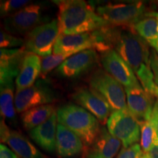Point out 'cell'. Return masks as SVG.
I'll return each mask as SVG.
<instances>
[{
	"label": "cell",
	"instance_id": "ac0fdd59",
	"mask_svg": "<svg viewBox=\"0 0 158 158\" xmlns=\"http://www.w3.org/2000/svg\"><path fill=\"white\" fill-rule=\"evenodd\" d=\"M84 147L82 140L76 133L58 123L56 151L59 157L66 158L83 154Z\"/></svg>",
	"mask_w": 158,
	"mask_h": 158
},
{
	"label": "cell",
	"instance_id": "6da1fadb",
	"mask_svg": "<svg viewBox=\"0 0 158 158\" xmlns=\"http://www.w3.org/2000/svg\"><path fill=\"white\" fill-rule=\"evenodd\" d=\"M102 31L108 48L115 51L135 75L150 68L149 44L133 28L108 25Z\"/></svg>",
	"mask_w": 158,
	"mask_h": 158
},
{
	"label": "cell",
	"instance_id": "d590c367",
	"mask_svg": "<svg viewBox=\"0 0 158 158\" xmlns=\"http://www.w3.org/2000/svg\"><path fill=\"white\" fill-rule=\"evenodd\" d=\"M141 158H151V157H149V155H148V154L144 153L143 155V156H142V157H141Z\"/></svg>",
	"mask_w": 158,
	"mask_h": 158
},
{
	"label": "cell",
	"instance_id": "4316f807",
	"mask_svg": "<svg viewBox=\"0 0 158 158\" xmlns=\"http://www.w3.org/2000/svg\"><path fill=\"white\" fill-rule=\"evenodd\" d=\"M24 45V39L10 35L5 31L0 33V46L1 48H23Z\"/></svg>",
	"mask_w": 158,
	"mask_h": 158
},
{
	"label": "cell",
	"instance_id": "44dd1931",
	"mask_svg": "<svg viewBox=\"0 0 158 158\" xmlns=\"http://www.w3.org/2000/svg\"><path fill=\"white\" fill-rule=\"evenodd\" d=\"M56 111V108L53 104L37 106L21 114V122L23 127L30 131L46 122Z\"/></svg>",
	"mask_w": 158,
	"mask_h": 158
},
{
	"label": "cell",
	"instance_id": "ffe728a7",
	"mask_svg": "<svg viewBox=\"0 0 158 158\" xmlns=\"http://www.w3.org/2000/svg\"><path fill=\"white\" fill-rule=\"evenodd\" d=\"M42 59L38 55L27 52L23 59L19 76L15 78L17 91L24 89L35 84L41 73Z\"/></svg>",
	"mask_w": 158,
	"mask_h": 158
},
{
	"label": "cell",
	"instance_id": "d4e9b609",
	"mask_svg": "<svg viewBox=\"0 0 158 158\" xmlns=\"http://www.w3.org/2000/svg\"><path fill=\"white\" fill-rule=\"evenodd\" d=\"M69 58L62 54H54L51 56L43 57L42 59V68H41V78L44 79L51 70H53Z\"/></svg>",
	"mask_w": 158,
	"mask_h": 158
},
{
	"label": "cell",
	"instance_id": "277c9868",
	"mask_svg": "<svg viewBox=\"0 0 158 158\" xmlns=\"http://www.w3.org/2000/svg\"><path fill=\"white\" fill-rule=\"evenodd\" d=\"M97 13L113 27H131L147 15V7L142 2L132 3H108L99 6Z\"/></svg>",
	"mask_w": 158,
	"mask_h": 158
},
{
	"label": "cell",
	"instance_id": "8992f818",
	"mask_svg": "<svg viewBox=\"0 0 158 158\" xmlns=\"http://www.w3.org/2000/svg\"><path fill=\"white\" fill-rule=\"evenodd\" d=\"M90 87L100 94L114 110L127 108L126 93L123 86L106 70L98 68L89 79Z\"/></svg>",
	"mask_w": 158,
	"mask_h": 158
},
{
	"label": "cell",
	"instance_id": "2e32d148",
	"mask_svg": "<svg viewBox=\"0 0 158 158\" xmlns=\"http://www.w3.org/2000/svg\"><path fill=\"white\" fill-rule=\"evenodd\" d=\"M127 108L140 122L149 121L154 108V98L141 86L124 88Z\"/></svg>",
	"mask_w": 158,
	"mask_h": 158
},
{
	"label": "cell",
	"instance_id": "52a82bcc",
	"mask_svg": "<svg viewBox=\"0 0 158 158\" xmlns=\"http://www.w3.org/2000/svg\"><path fill=\"white\" fill-rule=\"evenodd\" d=\"M59 35L58 20H52L40 25L29 33L24 38L23 48L40 56H51Z\"/></svg>",
	"mask_w": 158,
	"mask_h": 158
},
{
	"label": "cell",
	"instance_id": "30bf717a",
	"mask_svg": "<svg viewBox=\"0 0 158 158\" xmlns=\"http://www.w3.org/2000/svg\"><path fill=\"white\" fill-rule=\"evenodd\" d=\"M71 98L77 105L95 116L102 124L107 123L108 118L114 111L106 99L91 87L78 88Z\"/></svg>",
	"mask_w": 158,
	"mask_h": 158
},
{
	"label": "cell",
	"instance_id": "7c38bea8",
	"mask_svg": "<svg viewBox=\"0 0 158 158\" xmlns=\"http://www.w3.org/2000/svg\"><path fill=\"white\" fill-rule=\"evenodd\" d=\"M100 57L95 50L90 49L69 57L59 65L55 73L67 78H76L98 64Z\"/></svg>",
	"mask_w": 158,
	"mask_h": 158
},
{
	"label": "cell",
	"instance_id": "836d02e7",
	"mask_svg": "<svg viewBox=\"0 0 158 158\" xmlns=\"http://www.w3.org/2000/svg\"><path fill=\"white\" fill-rule=\"evenodd\" d=\"M152 15L155 16L156 19L157 20V34H158V13L157 12H152Z\"/></svg>",
	"mask_w": 158,
	"mask_h": 158
},
{
	"label": "cell",
	"instance_id": "484cf974",
	"mask_svg": "<svg viewBox=\"0 0 158 158\" xmlns=\"http://www.w3.org/2000/svg\"><path fill=\"white\" fill-rule=\"evenodd\" d=\"M29 1L26 0H7L2 1L0 4L1 14L4 16H9L17 13L27 5H29Z\"/></svg>",
	"mask_w": 158,
	"mask_h": 158
},
{
	"label": "cell",
	"instance_id": "e575fe53",
	"mask_svg": "<svg viewBox=\"0 0 158 158\" xmlns=\"http://www.w3.org/2000/svg\"><path fill=\"white\" fill-rule=\"evenodd\" d=\"M153 96L156 97V98H157V99L158 100V86H156V88H155V92H154Z\"/></svg>",
	"mask_w": 158,
	"mask_h": 158
},
{
	"label": "cell",
	"instance_id": "f546056e",
	"mask_svg": "<svg viewBox=\"0 0 158 158\" xmlns=\"http://www.w3.org/2000/svg\"><path fill=\"white\" fill-rule=\"evenodd\" d=\"M0 158H19V157L5 144L2 143L0 145Z\"/></svg>",
	"mask_w": 158,
	"mask_h": 158
},
{
	"label": "cell",
	"instance_id": "f1b7e54d",
	"mask_svg": "<svg viewBox=\"0 0 158 158\" xmlns=\"http://www.w3.org/2000/svg\"><path fill=\"white\" fill-rule=\"evenodd\" d=\"M150 68L152 71L155 84L158 86V55L155 50H152L149 58Z\"/></svg>",
	"mask_w": 158,
	"mask_h": 158
},
{
	"label": "cell",
	"instance_id": "d6986e66",
	"mask_svg": "<svg viewBox=\"0 0 158 158\" xmlns=\"http://www.w3.org/2000/svg\"><path fill=\"white\" fill-rule=\"evenodd\" d=\"M57 124L56 111L46 122L31 130L29 136L43 149L54 152L56 150Z\"/></svg>",
	"mask_w": 158,
	"mask_h": 158
},
{
	"label": "cell",
	"instance_id": "9c48e42d",
	"mask_svg": "<svg viewBox=\"0 0 158 158\" xmlns=\"http://www.w3.org/2000/svg\"><path fill=\"white\" fill-rule=\"evenodd\" d=\"M56 99V93L50 84L44 79H40L32 86L15 92V110L22 114L32 108L51 104Z\"/></svg>",
	"mask_w": 158,
	"mask_h": 158
},
{
	"label": "cell",
	"instance_id": "9a60e30c",
	"mask_svg": "<svg viewBox=\"0 0 158 158\" xmlns=\"http://www.w3.org/2000/svg\"><path fill=\"white\" fill-rule=\"evenodd\" d=\"M122 144L119 140L112 135L102 125L93 143L84 147L82 155L86 158H114L119 151Z\"/></svg>",
	"mask_w": 158,
	"mask_h": 158
},
{
	"label": "cell",
	"instance_id": "603a6c76",
	"mask_svg": "<svg viewBox=\"0 0 158 158\" xmlns=\"http://www.w3.org/2000/svg\"><path fill=\"white\" fill-rule=\"evenodd\" d=\"M157 20L152 13H147L146 16L134 25L133 29L138 35L149 42L158 38Z\"/></svg>",
	"mask_w": 158,
	"mask_h": 158
},
{
	"label": "cell",
	"instance_id": "5b68a950",
	"mask_svg": "<svg viewBox=\"0 0 158 158\" xmlns=\"http://www.w3.org/2000/svg\"><path fill=\"white\" fill-rule=\"evenodd\" d=\"M107 129L126 148L137 143L141 139V124L128 108L114 110L107 121Z\"/></svg>",
	"mask_w": 158,
	"mask_h": 158
},
{
	"label": "cell",
	"instance_id": "8fae6325",
	"mask_svg": "<svg viewBox=\"0 0 158 158\" xmlns=\"http://www.w3.org/2000/svg\"><path fill=\"white\" fill-rule=\"evenodd\" d=\"M100 61L104 70L124 88L141 86L133 69L113 49L101 53Z\"/></svg>",
	"mask_w": 158,
	"mask_h": 158
},
{
	"label": "cell",
	"instance_id": "3957f363",
	"mask_svg": "<svg viewBox=\"0 0 158 158\" xmlns=\"http://www.w3.org/2000/svg\"><path fill=\"white\" fill-rule=\"evenodd\" d=\"M57 122L76 133L84 147L93 143L101 126L95 116L78 105H64L56 110Z\"/></svg>",
	"mask_w": 158,
	"mask_h": 158
},
{
	"label": "cell",
	"instance_id": "7402d4cb",
	"mask_svg": "<svg viewBox=\"0 0 158 158\" xmlns=\"http://www.w3.org/2000/svg\"><path fill=\"white\" fill-rule=\"evenodd\" d=\"M14 84L8 82L1 84L0 92V110L3 120L14 122L16 119L15 107V97L13 94Z\"/></svg>",
	"mask_w": 158,
	"mask_h": 158
},
{
	"label": "cell",
	"instance_id": "7a4b0ae2",
	"mask_svg": "<svg viewBox=\"0 0 158 158\" xmlns=\"http://www.w3.org/2000/svg\"><path fill=\"white\" fill-rule=\"evenodd\" d=\"M58 6L59 35L92 32L109 25L90 4L82 0L56 1Z\"/></svg>",
	"mask_w": 158,
	"mask_h": 158
},
{
	"label": "cell",
	"instance_id": "1f68e13d",
	"mask_svg": "<svg viewBox=\"0 0 158 158\" xmlns=\"http://www.w3.org/2000/svg\"><path fill=\"white\" fill-rule=\"evenodd\" d=\"M147 154L151 158H158V139L153 147L152 148V149L149 151V152Z\"/></svg>",
	"mask_w": 158,
	"mask_h": 158
},
{
	"label": "cell",
	"instance_id": "4fadbf2b",
	"mask_svg": "<svg viewBox=\"0 0 158 158\" xmlns=\"http://www.w3.org/2000/svg\"><path fill=\"white\" fill-rule=\"evenodd\" d=\"M96 48L97 38L94 31L78 35H59L53 53L70 57L86 50H96Z\"/></svg>",
	"mask_w": 158,
	"mask_h": 158
},
{
	"label": "cell",
	"instance_id": "83f0119b",
	"mask_svg": "<svg viewBox=\"0 0 158 158\" xmlns=\"http://www.w3.org/2000/svg\"><path fill=\"white\" fill-rule=\"evenodd\" d=\"M143 154L141 145L137 143L128 147L122 148L117 158H141Z\"/></svg>",
	"mask_w": 158,
	"mask_h": 158
},
{
	"label": "cell",
	"instance_id": "ba28073f",
	"mask_svg": "<svg viewBox=\"0 0 158 158\" xmlns=\"http://www.w3.org/2000/svg\"><path fill=\"white\" fill-rule=\"evenodd\" d=\"M43 21L42 7L38 4H29L4 20L5 31L15 36L26 37Z\"/></svg>",
	"mask_w": 158,
	"mask_h": 158
},
{
	"label": "cell",
	"instance_id": "5bb4252c",
	"mask_svg": "<svg viewBox=\"0 0 158 158\" xmlns=\"http://www.w3.org/2000/svg\"><path fill=\"white\" fill-rule=\"evenodd\" d=\"M0 129L2 143H7L20 158H48L43 155L28 138L19 132L10 129L5 120H1Z\"/></svg>",
	"mask_w": 158,
	"mask_h": 158
},
{
	"label": "cell",
	"instance_id": "cb8c5ba5",
	"mask_svg": "<svg viewBox=\"0 0 158 158\" xmlns=\"http://www.w3.org/2000/svg\"><path fill=\"white\" fill-rule=\"evenodd\" d=\"M141 124V147L143 153L147 154L157 141L153 124L150 121L140 122Z\"/></svg>",
	"mask_w": 158,
	"mask_h": 158
},
{
	"label": "cell",
	"instance_id": "4dcf8cb0",
	"mask_svg": "<svg viewBox=\"0 0 158 158\" xmlns=\"http://www.w3.org/2000/svg\"><path fill=\"white\" fill-rule=\"evenodd\" d=\"M150 121L153 124L154 127H155L156 133H157V136L158 138V100L157 99L154 105V108L152 110V114L151 118Z\"/></svg>",
	"mask_w": 158,
	"mask_h": 158
},
{
	"label": "cell",
	"instance_id": "e0dca14e",
	"mask_svg": "<svg viewBox=\"0 0 158 158\" xmlns=\"http://www.w3.org/2000/svg\"><path fill=\"white\" fill-rule=\"evenodd\" d=\"M23 48L0 51V83L1 84L13 82L14 78L19 76L23 60L27 54Z\"/></svg>",
	"mask_w": 158,
	"mask_h": 158
},
{
	"label": "cell",
	"instance_id": "d6a6232c",
	"mask_svg": "<svg viewBox=\"0 0 158 158\" xmlns=\"http://www.w3.org/2000/svg\"><path fill=\"white\" fill-rule=\"evenodd\" d=\"M148 43H149V44L151 45L152 47V48H154V50L156 51V53H157V54L158 55V38L153 40L149 41Z\"/></svg>",
	"mask_w": 158,
	"mask_h": 158
}]
</instances>
